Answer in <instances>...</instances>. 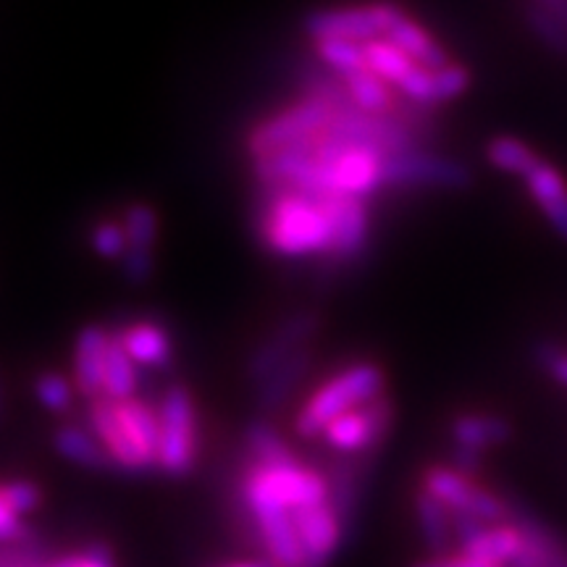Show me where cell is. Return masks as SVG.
<instances>
[{
    "label": "cell",
    "mask_w": 567,
    "mask_h": 567,
    "mask_svg": "<svg viewBox=\"0 0 567 567\" xmlns=\"http://www.w3.org/2000/svg\"><path fill=\"white\" fill-rule=\"evenodd\" d=\"M264 205L258 216V234L274 255L308 258L326 255L334 245V224L326 197H310L297 189H260Z\"/></svg>",
    "instance_id": "6da1fadb"
},
{
    "label": "cell",
    "mask_w": 567,
    "mask_h": 567,
    "mask_svg": "<svg viewBox=\"0 0 567 567\" xmlns=\"http://www.w3.org/2000/svg\"><path fill=\"white\" fill-rule=\"evenodd\" d=\"M384 389L386 373L379 363L360 360V363L347 365L344 371L331 375L326 384L310 394V400L305 402L295 417V434L300 439L321 436L326 425L373 402L375 396L384 394Z\"/></svg>",
    "instance_id": "7a4b0ae2"
},
{
    "label": "cell",
    "mask_w": 567,
    "mask_h": 567,
    "mask_svg": "<svg viewBox=\"0 0 567 567\" xmlns=\"http://www.w3.org/2000/svg\"><path fill=\"white\" fill-rule=\"evenodd\" d=\"M247 513L264 507H284L289 513L295 509L329 502V478L316 467H305L302 463L289 465H247L243 486H239Z\"/></svg>",
    "instance_id": "3957f363"
},
{
    "label": "cell",
    "mask_w": 567,
    "mask_h": 567,
    "mask_svg": "<svg viewBox=\"0 0 567 567\" xmlns=\"http://www.w3.org/2000/svg\"><path fill=\"white\" fill-rule=\"evenodd\" d=\"M408 13L389 0H375L365 6H334V9H316L305 13L302 30L310 40H350L368 42L389 38V32L405 19Z\"/></svg>",
    "instance_id": "277c9868"
},
{
    "label": "cell",
    "mask_w": 567,
    "mask_h": 567,
    "mask_svg": "<svg viewBox=\"0 0 567 567\" xmlns=\"http://www.w3.org/2000/svg\"><path fill=\"white\" fill-rule=\"evenodd\" d=\"M158 467L166 476L184 478L193 473L197 460V410L189 386L172 384L163 394L161 408Z\"/></svg>",
    "instance_id": "5b68a950"
},
{
    "label": "cell",
    "mask_w": 567,
    "mask_h": 567,
    "mask_svg": "<svg viewBox=\"0 0 567 567\" xmlns=\"http://www.w3.org/2000/svg\"><path fill=\"white\" fill-rule=\"evenodd\" d=\"M476 176L467 163L434 153L429 147H410L392 155H384V187H434L463 193L471 189Z\"/></svg>",
    "instance_id": "8992f818"
},
{
    "label": "cell",
    "mask_w": 567,
    "mask_h": 567,
    "mask_svg": "<svg viewBox=\"0 0 567 567\" xmlns=\"http://www.w3.org/2000/svg\"><path fill=\"white\" fill-rule=\"evenodd\" d=\"M334 118V109L313 97H302L295 105L276 111L274 116L264 118L260 124H255L245 137V147L250 153V158H264L281 147L297 145V142H308L321 134Z\"/></svg>",
    "instance_id": "52a82bcc"
},
{
    "label": "cell",
    "mask_w": 567,
    "mask_h": 567,
    "mask_svg": "<svg viewBox=\"0 0 567 567\" xmlns=\"http://www.w3.org/2000/svg\"><path fill=\"white\" fill-rule=\"evenodd\" d=\"M323 134L331 140L344 142L350 147H368L381 155H392L400 151H410L417 142L413 132L405 124L396 122L394 116H379V113H368L363 109H347L337 111Z\"/></svg>",
    "instance_id": "ba28073f"
},
{
    "label": "cell",
    "mask_w": 567,
    "mask_h": 567,
    "mask_svg": "<svg viewBox=\"0 0 567 567\" xmlns=\"http://www.w3.org/2000/svg\"><path fill=\"white\" fill-rule=\"evenodd\" d=\"M423 488L436 496L452 515H465L481 523H505L507 505L486 488L473 484L455 467L431 465L423 471Z\"/></svg>",
    "instance_id": "9c48e42d"
},
{
    "label": "cell",
    "mask_w": 567,
    "mask_h": 567,
    "mask_svg": "<svg viewBox=\"0 0 567 567\" xmlns=\"http://www.w3.org/2000/svg\"><path fill=\"white\" fill-rule=\"evenodd\" d=\"M394 423V405L386 394L375 396L368 405L352 410L342 417H337L334 423L326 425L323 442L331 446L334 452H342V455H368V452H375L389 431H392Z\"/></svg>",
    "instance_id": "30bf717a"
},
{
    "label": "cell",
    "mask_w": 567,
    "mask_h": 567,
    "mask_svg": "<svg viewBox=\"0 0 567 567\" xmlns=\"http://www.w3.org/2000/svg\"><path fill=\"white\" fill-rule=\"evenodd\" d=\"M321 316L313 310H300V313L287 316L276 329L268 334L250 352L245 365V375L252 384H260L268 373H274V368H279L284 360L292 358L295 352L305 350V347H313V339L321 331Z\"/></svg>",
    "instance_id": "8fae6325"
},
{
    "label": "cell",
    "mask_w": 567,
    "mask_h": 567,
    "mask_svg": "<svg viewBox=\"0 0 567 567\" xmlns=\"http://www.w3.org/2000/svg\"><path fill=\"white\" fill-rule=\"evenodd\" d=\"M455 520V538L465 555L494 565H515L526 551V534L509 523H481L465 515H452Z\"/></svg>",
    "instance_id": "7c38bea8"
},
{
    "label": "cell",
    "mask_w": 567,
    "mask_h": 567,
    "mask_svg": "<svg viewBox=\"0 0 567 567\" xmlns=\"http://www.w3.org/2000/svg\"><path fill=\"white\" fill-rule=\"evenodd\" d=\"M292 520L297 534H300L308 567H329L344 534L342 520H339L331 502H318V505L295 509Z\"/></svg>",
    "instance_id": "4fadbf2b"
},
{
    "label": "cell",
    "mask_w": 567,
    "mask_h": 567,
    "mask_svg": "<svg viewBox=\"0 0 567 567\" xmlns=\"http://www.w3.org/2000/svg\"><path fill=\"white\" fill-rule=\"evenodd\" d=\"M334 224V245L326 252L331 264L342 266L358 260L365 252L371 237V213L365 200L358 197H326Z\"/></svg>",
    "instance_id": "5bb4252c"
},
{
    "label": "cell",
    "mask_w": 567,
    "mask_h": 567,
    "mask_svg": "<svg viewBox=\"0 0 567 567\" xmlns=\"http://www.w3.org/2000/svg\"><path fill=\"white\" fill-rule=\"evenodd\" d=\"M113 334L101 323L82 326L74 342V386L84 400L105 394V354Z\"/></svg>",
    "instance_id": "9a60e30c"
},
{
    "label": "cell",
    "mask_w": 567,
    "mask_h": 567,
    "mask_svg": "<svg viewBox=\"0 0 567 567\" xmlns=\"http://www.w3.org/2000/svg\"><path fill=\"white\" fill-rule=\"evenodd\" d=\"M87 413H90V425L92 434L101 439V444L109 452L113 465L122 467V471L130 473H142L147 471V460L140 455L137 446L132 444V439L126 436L122 421H118L116 413V402L109 400V396H97V400L87 402Z\"/></svg>",
    "instance_id": "2e32d148"
},
{
    "label": "cell",
    "mask_w": 567,
    "mask_h": 567,
    "mask_svg": "<svg viewBox=\"0 0 567 567\" xmlns=\"http://www.w3.org/2000/svg\"><path fill=\"white\" fill-rule=\"evenodd\" d=\"M471 87V71L463 63L452 61L444 69H423L415 66L408 74V80L396 87L400 95L410 97V101L425 103V105H442L455 101Z\"/></svg>",
    "instance_id": "e0dca14e"
},
{
    "label": "cell",
    "mask_w": 567,
    "mask_h": 567,
    "mask_svg": "<svg viewBox=\"0 0 567 567\" xmlns=\"http://www.w3.org/2000/svg\"><path fill=\"white\" fill-rule=\"evenodd\" d=\"M313 347H305L292 358L284 360L279 368H274V373H268L260 384H255V408L260 413H274V410L287 405L289 396L295 394V389L302 384L305 375L313 368Z\"/></svg>",
    "instance_id": "ac0fdd59"
},
{
    "label": "cell",
    "mask_w": 567,
    "mask_h": 567,
    "mask_svg": "<svg viewBox=\"0 0 567 567\" xmlns=\"http://www.w3.org/2000/svg\"><path fill=\"white\" fill-rule=\"evenodd\" d=\"M523 182H526L530 200L542 208L544 218L551 224V229L567 243V182L559 174V168L542 161Z\"/></svg>",
    "instance_id": "d6986e66"
},
{
    "label": "cell",
    "mask_w": 567,
    "mask_h": 567,
    "mask_svg": "<svg viewBox=\"0 0 567 567\" xmlns=\"http://www.w3.org/2000/svg\"><path fill=\"white\" fill-rule=\"evenodd\" d=\"M118 342L142 368H166L174 358L172 334L155 321H134L116 331Z\"/></svg>",
    "instance_id": "ffe728a7"
},
{
    "label": "cell",
    "mask_w": 567,
    "mask_h": 567,
    "mask_svg": "<svg viewBox=\"0 0 567 567\" xmlns=\"http://www.w3.org/2000/svg\"><path fill=\"white\" fill-rule=\"evenodd\" d=\"M118 421H122L126 436L137 446V452L147 460V465L158 467V442H161V417L158 410H153L147 402L132 400L116 402Z\"/></svg>",
    "instance_id": "44dd1931"
},
{
    "label": "cell",
    "mask_w": 567,
    "mask_h": 567,
    "mask_svg": "<svg viewBox=\"0 0 567 567\" xmlns=\"http://www.w3.org/2000/svg\"><path fill=\"white\" fill-rule=\"evenodd\" d=\"M452 444L463 446V450H473L484 455L492 446L505 444L513 436V429L502 415L492 413H463L457 415L450 425Z\"/></svg>",
    "instance_id": "7402d4cb"
},
{
    "label": "cell",
    "mask_w": 567,
    "mask_h": 567,
    "mask_svg": "<svg viewBox=\"0 0 567 567\" xmlns=\"http://www.w3.org/2000/svg\"><path fill=\"white\" fill-rule=\"evenodd\" d=\"M53 450L59 452L63 460L69 463L87 467V471H105V467L113 465V460L105 446L101 444L92 431L82 429V425L63 423L53 431Z\"/></svg>",
    "instance_id": "603a6c76"
},
{
    "label": "cell",
    "mask_w": 567,
    "mask_h": 567,
    "mask_svg": "<svg viewBox=\"0 0 567 567\" xmlns=\"http://www.w3.org/2000/svg\"><path fill=\"white\" fill-rule=\"evenodd\" d=\"M415 517L431 555H446V549L452 547V538H455V520H452L450 509H446L436 496H431L425 488H421V492L415 494Z\"/></svg>",
    "instance_id": "cb8c5ba5"
},
{
    "label": "cell",
    "mask_w": 567,
    "mask_h": 567,
    "mask_svg": "<svg viewBox=\"0 0 567 567\" xmlns=\"http://www.w3.org/2000/svg\"><path fill=\"white\" fill-rule=\"evenodd\" d=\"M389 40H392L402 53H408L410 59L423 69H444L452 63L444 48L410 17L402 19L400 24L389 32Z\"/></svg>",
    "instance_id": "d4e9b609"
},
{
    "label": "cell",
    "mask_w": 567,
    "mask_h": 567,
    "mask_svg": "<svg viewBox=\"0 0 567 567\" xmlns=\"http://www.w3.org/2000/svg\"><path fill=\"white\" fill-rule=\"evenodd\" d=\"M124 231H126V255H134V258H155V243H158V210L155 205L137 200L130 203L124 210ZM124 260V258H122Z\"/></svg>",
    "instance_id": "484cf974"
},
{
    "label": "cell",
    "mask_w": 567,
    "mask_h": 567,
    "mask_svg": "<svg viewBox=\"0 0 567 567\" xmlns=\"http://www.w3.org/2000/svg\"><path fill=\"white\" fill-rule=\"evenodd\" d=\"M329 478V502L334 513L342 520V528L347 530L354 520V507H358V484H360V467L358 460L342 457L334 460L326 473Z\"/></svg>",
    "instance_id": "4316f807"
},
{
    "label": "cell",
    "mask_w": 567,
    "mask_h": 567,
    "mask_svg": "<svg viewBox=\"0 0 567 567\" xmlns=\"http://www.w3.org/2000/svg\"><path fill=\"white\" fill-rule=\"evenodd\" d=\"M300 87L305 92V97H313V101H321L326 105L337 111H347L354 109L350 90H347L344 76H339L331 71L329 66H323L321 61L308 63L300 71Z\"/></svg>",
    "instance_id": "83f0119b"
},
{
    "label": "cell",
    "mask_w": 567,
    "mask_h": 567,
    "mask_svg": "<svg viewBox=\"0 0 567 567\" xmlns=\"http://www.w3.org/2000/svg\"><path fill=\"white\" fill-rule=\"evenodd\" d=\"M486 161L492 163L496 172H505V174H515L520 179L534 172V168L542 163L538 153L528 142L509 137V134H499V137L488 140L486 145Z\"/></svg>",
    "instance_id": "f1b7e54d"
},
{
    "label": "cell",
    "mask_w": 567,
    "mask_h": 567,
    "mask_svg": "<svg viewBox=\"0 0 567 567\" xmlns=\"http://www.w3.org/2000/svg\"><path fill=\"white\" fill-rule=\"evenodd\" d=\"M245 446L250 460L258 465H289L300 463L289 444L279 436V431L266 421H252L245 429Z\"/></svg>",
    "instance_id": "f546056e"
},
{
    "label": "cell",
    "mask_w": 567,
    "mask_h": 567,
    "mask_svg": "<svg viewBox=\"0 0 567 567\" xmlns=\"http://www.w3.org/2000/svg\"><path fill=\"white\" fill-rule=\"evenodd\" d=\"M134 389H137V363L113 334L109 354H105V396L113 402H124L132 400Z\"/></svg>",
    "instance_id": "4dcf8cb0"
},
{
    "label": "cell",
    "mask_w": 567,
    "mask_h": 567,
    "mask_svg": "<svg viewBox=\"0 0 567 567\" xmlns=\"http://www.w3.org/2000/svg\"><path fill=\"white\" fill-rule=\"evenodd\" d=\"M344 84L358 109H363L368 113H379V116H389V113H392L396 97L392 92V84H386L381 76H375L371 69L344 76Z\"/></svg>",
    "instance_id": "1f68e13d"
},
{
    "label": "cell",
    "mask_w": 567,
    "mask_h": 567,
    "mask_svg": "<svg viewBox=\"0 0 567 567\" xmlns=\"http://www.w3.org/2000/svg\"><path fill=\"white\" fill-rule=\"evenodd\" d=\"M365 59H368V69H371L375 76H381L386 84H392L394 90L400 87V84L408 80L410 71L417 66V63L410 59L408 53H402L389 38L368 42Z\"/></svg>",
    "instance_id": "d6a6232c"
},
{
    "label": "cell",
    "mask_w": 567,
    "mask_h": 567,
    "mask_svg": "<svg viewBox=\"0 0 567 567\" xmlns=\"http://www.w3.org/2000/svg\"><path fill=\"white\" fill-rule=\"evenodd\" d=\"M316 59L339 76H350L368 69L365 45H360V42H350V40H318Z\"/></svg>",
    "instance_id": "836d02e7"
},
{
    "label": "cell",
    "mask_w": 567,
    "mask_h": 567,
    "mask_svg": "<svg viewBox=\"0 0 567 567\" xmlns=\"http://www.w3.org/2000/svg\"><path fill=\"white\" fill-rule=\"evenodd\" d=\"M32 392H34V400H38L48 413L59 415V413H66L71 408L76 386L59 371H42L34 375Z\"/></svg>",
    "instance_id": "e575fe53"
},
{
    "label": "cell",
    "mask_w": 567,
    "mask_h": 567,
    "mask_svg": "<svg viewBox=\"0 0 567 567\" xmlns=\"http://www.w3.org/2000/svg\"><path fill=\"white\" fill-rule=\"evenodd\" d=\"M526 21H528L530 32H534L536 38L549 48V51L567 55V27L555 17V13L530 0V3L526 6Z\"/></svg>",
    "instance_id": "d590c367"
},
{
    "label": "cell",
    "mask_w": 567,
    "mask_h": 567,
    "mask_svg": "<svg viewBox=\"0 0 567 567\" xmlns=\"http://www.w3.org/2000/svg\"><path fill=\"white\" fill-rule=\"evenodd\" d=\"M90 247L97 258L118 260L126 255V231L122 221H97L90 231Z\"/></svg>",
    "instance_id": "8d00e7d4"
},
{
    "label": "cell",
    "mask_w": 567,
    "mask_h": 567,
    "mask_svg": "<svg viewBox=\"0 0 567 567\" xmlns=\"http://www.w3.org/2000/svg\"><path fill=\"white\" fill-rule=\"evenodd\" d=\"M0 496L19 517L30 515L40 507L42 492L34 481H9V484H0Z\"/></svg>",
    "instance_id": "74e56055"
},
{
    "label": "cell",
    "mask_w": 567,
    "mask_h": 567,
    "mask_svg": "<svg viewBox=\"0 0 567 567\" xmlns=\"http://www.w3.org/2000/svg\"><path fill=\"white\" fill-rule=\"evenodd\" d=\"M536 358L544 371L549 373V379L555 381V384L567 389V350H559V347H551V344H542L536 350Z\"/></svg>",
    "instance_id": "f35d334b"
},
{
    "label": "cell",
    "mask_w": 567,
    "mask_h": 567,
    "mask_svg": "<svg viewBox=\"0 0 567 567\" xmlns=\"http://www.w3.org/2000/svg\"><path fill=\"white\" fill-rule=\"evenodd\" d=\"M413 567H502V565L486 563V559H478L473 555H465V551H460V555L429 557V559H423V563H415Z\"/></svg>",
    "instance_id": "ab89813d"
},
{
    "label": "cell",
    "mask_w": 567,
    "mask_h": 567,
    "mask_svg": "<svg viewBox=\"0 0 567 567\" xmlns=\"http://www.w3.org/2000/svg\"><path fill=\"white\" fill-rule=\"evenodd\" d=\"M21 534H24V526H21V517L13 513V509L3 502V496H0V542H9V538H19Z\"/></svg>",
    "instance_id": "60d3db41"
},
{
    "label": "cell",
    "mask_w": 567,
    "mask_h": 567,
    "mask_svg": "<svg viewBox=\"0 0 567 567\" xmlns=\"http://www.w3.org/2000/svg\"><path fill=\"white\" fill-rule=\"evenodd\" d=\"M71 565H74V567H116V565H113L111 551L105 547H92V549L84 551V555L71 557Z\"/></svg>",
    "instance_id": "b9f144b4"
},
{
    "label": "cell",
    "mask_w": 567,
    "mask_h": 567,
    "mask_svg": "<svg viewBox=\"0 0 567 567\" xmlns=\"http://www.w3.org/2000/svg\"><path fill=\"white\" fill-rule=\"evenodd\" d=\"M534 3L544 6V9L555 13V17L567 27V0H534Z\"/></svg>",
    "instance_id": "7bdbcfd3"
},
{
    "label": "cell",
    "mask_w": 567,
    "mask_h": 567,
    "mask_svg": "<svg viewBox=\"0 0 567 567\" xmlns=\"http://www.w3.org/2000/svg\"><path fill=\"white\" fill-rule=\"evenodd\" d=\"M226 567H274L268 559H252V563H237V565H226Z\"/></svg>",
    "instance_id": "ee69618b"
},
{
    "label": "cell",
    "mask_w": 567,
    "mask_h": 567,
    "mask_svg": "<svg viewBox=\"0 0 567 567\" xmlns=\"http://www.w3.org/2000/svg\"><path fill=\"white\" fill-rule=\"evenodd\" d=\"M6 421V386H3V379H0V425Z\"/></svg>",
    "instance_id": "f6af8a7d"
},
{
    "label": "cell",
    "mask_w": 567,
    "mask_h": 567,
    "mask_svg": "<svg viewBox=\"0 0 567 567\" xmlns=\"http://www.w3.org/2000/svg\"><path fill=\"white\" fill-rule=\"evenodd\" d=\"M51 567H74V565H71V557H66V559H61V563H55Z\"/></svg>",
    "instance_id": "bcb514c9"
}]
</instances>
